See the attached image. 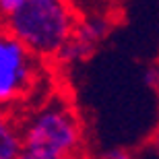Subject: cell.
Instances as JSON below:
<instances>
[{"label":"cell","mask_w":159,"mask_h":159,"mask_svg":"<svg viewBox=\"0 0 159 159\" xmlns=\"http://www.w3.org/2000/svg\"><path fill=\"white\" fill-rule=\"evenodd\" d=\"M39 62L8 29H0V107L15 110L33 95Z\"/></svg>","instance_id":"3"},{"label":"cell","mask_w":159,"mask_h":159,"mask_svg":"<svg viewBox=\"0 0 159 159\" xmlns=\"http://www.w3.org/2000/svg\"><path fill=\"white\" fill-rule=\"evenodd\" d=\"M79 21L72 2L62 0H25L12 17L6 19V29L39 60L54 58L70 37Z\"/></svg>","instance_id":"2"},{"label":"cell","mask_w":159,"mask_h":159,"mask_svg":"<svg viewBox=\"0 0 159 159\" xmlns=\"http://www.w3.org/2000/svg\"><path fill=\"white\" fill-rule=\"evenodd\" d=\"M106 159H134V155L126 149H112L106 153Z\"/></svg>","instance_id":"7"},{"label":"cell","mask_w":159,"mask_h":159,"mask_svg":"<svg viewBox=\"0 0 159 159\" xmlns=\"http://www.w3.org/2000/svg\"><path fill=\"white\" fill-rule=\"evenodd\" d=\"M62 2H72V0H62Z\"/></svg>","instance_id":"10"},{"label":"cell","mask_w":159,"mask_h":159,"mask_svg":"<svg viewBox=\"0 0 159 159\" xmlns=\"http://www.w3.org/2000/svg\"><path fill=\"white\" fill-rule=\"evenodd\" d=\"M23 153L21 120L15 110L0 107V159H17Z\"/></svg>","instance_id":"5"},{"label":"cell","mask_w":159,"mask_h":159,"mask_svg":"<svg viewBox=\"0 0 159 159\" xmlns=\"http://www.w3.org/2000/svg\"><path fill=\"white\" fill-rule=\"evenodd\" d=\"M110 29H112V21L107 17H103V15H99V12L93 15V17H85V19L79 17L70 37L58 50V54L54 56V60L60 62V64H66V66L83 62L107 37Z\"/></svg>","instance_id":"4"},{"label":"cell","mask_w":159,"mask_h":159,"mask_svg":"<svg viewBox=\"0 0 159 159\" xmlns=\"http://www.w3.org/2000/svg\"><path fill=\"white\" fill-rule=\"evenodd\" d=\"M23 2L25 0H0V17L2 19L12 17V15L23 6Z\"/></svg>","instance_id":"6"},{"label":"cell","mask_w":159,"mask_h":159,"mask_svg":"<svg viewBox=\"0 0 159 159\" xmlns=\"http://www.w3.org/2000/svg\"><path fill=\"white\" fill-rule=\"evenodd\" d=\"M145 81H147L149 87H157V68L155 66H151L147 70V75H145Z\"/></svg>","instance_id":"8"},{"label":"cell","mask_w":159,"mask_h":159,"mask_svg":"<svg viewBox=\"0 0 159 159\" xmlns=\"http://www.w3.org/2000/svg\"><path fill=\"white\" fill-rule=\"evenodd\" d=\"M17 159H50V157H43V155H37V153H31V151H23Z\"/></svg>","instance_id":"9"},{"label":"cell","mask_w":159,"mask_h":159,"mask_svg":"<svg viewBox=\"0 0 159 159\" xmlns=\"http://www.w3.org/2000/svg\"><path fill=\"white\" fill-rule=\"evenodd\" d=\"M23 151L50 159H79L83 149V124L66 97L52 95L21 120Z\"/></svg>","instance_id":"1"}]
</instances>
